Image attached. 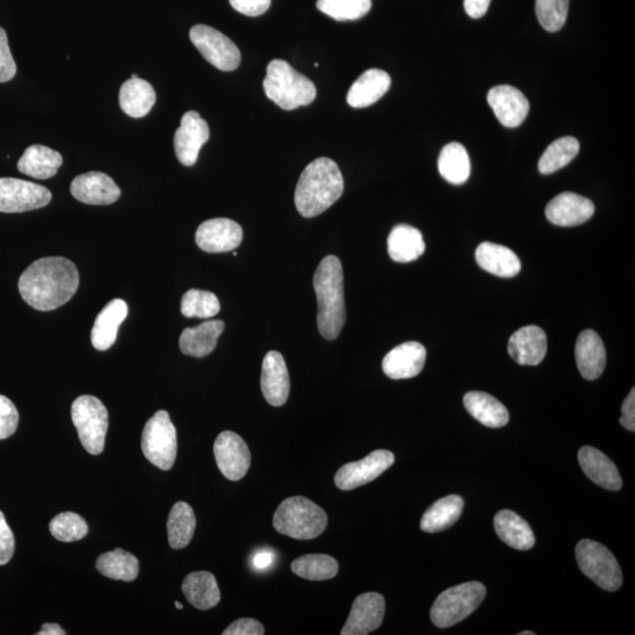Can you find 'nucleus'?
<instances>
[{"label": "nucleus", "mask_w": 635, "mask_h": 635, "mask_svg": "<svg viewBox=\"0 0 635 635\" xmlns=\"http://www.w3.org/2000/svg\"><path fill=\"white\" fill-rule=\"evenodd\" d=\"M243 238L242 226L227 218L206 220L196 233L199 249L207 253L235 251L242 244Z\"/></svg>", "instance_id": "obj_14"}, {"label": "nucleus", "mask_w": 635, "mask_h": 635, "mask_svg": "<svg viewBox=\"0 0 635 635\" xmlns=\"http://www.w3.org/2000/svg\"><path fill=\"white\" fill-rule=\"evenodd\" d=\"M578 459L581 469L593 483L610 491H619L623 487L617 466L603 452L585 446L579 451Z\"/></svg>", "instance_id": "obj_23"}, {"label": "nucleus", "mask_w": 635, "mask_h": 635, "mask_svg": "<svg viewBox=\"0 0 635 635\" xmlns=\"http://www.w3.org/2000/svg\"><path fill=\"white\" fill-rule=\"evenodd\" d=\"M66 632L57 624H44L42 627V631L38 632L37 635H65Z\"/></svg>", "instance_id": "obj_53"}, {"label": "nucleus", "mask_w": 635, "mask_h": 635, "mask_svg": "<svg viewBox=\"0 0 635 635\" xmlns=\"http://www.w3.org/2000/svg\"><path fill=\"white\" fill-rule=\"evenodd\" d=\"M570 0H536L539 23L548 32H557L566 23Z\"/></svg>", "instance_id": "obj_44"}, {"label": "nucleus", "mask_w": 635, "mask_h": 635, "mask_svg": "<svg viewBox=\"0 0 635 635\" xmlns=\"http://www.w3.org/2000/svg\"><path fill=\"white\" fill-rule=\"evenodd\" d=\"M272 0H230L233 9L245 16L258 17L270 9Z\"/></svg>", "instance_id": "obj_48"}, {"label": "nucleus", "mask_w": 635, "mask_h": 635, "mask_svg": "<svg viewBox=\"0 0 635 635\" xmlns=\"http://www.w3.org/2000/svg\"><path fill=\"white\" fill-rule=\"evenodd\" d=\"M596 207L590 199L573 192L560 193L546 206V217L557 226L572 227L590 220Z\"/></svg>", "instance_id": "obj_18"}, {"label": "nucleus", "mask_w": 635, "mask_h": 635, "mask_svg": "<svg viewBox=\"0 0 635 635\" xmlns=\"http://www.w3.org/2000/svg\"><path fill=\"white\" fill-rule=\"evenodd\" d=\"M494 528L498 537L516 550H531L536 543L531 526L513 511L503 510L497 513Z\"/></svg>", "instance_id": "obj_32"}, {"label": "nucleus", "mask_w": 635, "mask_h": 635, "mask_svg": "<svg viewBox=\"0 0 635 635\" xmlns=\"http://www.w3.org/2000/svg\"><path fill=\"white\" fill-rule=\"evenodd\" d=\"M327 514L322 507L305 497H291L283 501L273 517V527L280 534L298 540H310L326 530Z\"/></svg>", "instance_id": "obj_5"}, {"label": "nucleus", "mask_w": 635, "mask_h": 635, "mask_svg": "<svg viewBox=\"0 0 635 635\" xmlns=\"http://www.w3.org/2000/svg\"><path fill=\"white\" fill-rule=\"evenodd\" d=\"M190 39L207 62L220 71H235L242 60L237 45L224 33L199 24L190 31Z\"/></svg>", "instance_id": "obj_10"}, {"label": "nucleus", "mask_w": 635, "mask_h": 635, "mask_svg": "<svg viewBox=\"0 0 635 635\" xmlns=\"http://www.w3.org/2000/svg\"><path fill=\"white\" fill-rule=\"evenodd\" d=\"M623 417L620 418V424L625 427L626 430L635 431V390L632 389L630 394L623 404Z\"/></svg>", "instance_id": "obj_50"}, {"label": "nucleus", "mask_w": 635, "mask_h": 635, "mask_svg": "<svg viewBox=\"0 0 635 635\" xmlns=\"http://www.w3.org/2000/svg\"><path fill=\"white\" fill-rule=\"evenodd\" d=\"M220 311V303L215 293L192 289L182 299V314L186 318H212Z\"/></svg>", "instance_id": "obj_41"}, {"label": "nucleus", "mask_w": 635, "mask_h": 635, "mask_svg": "<svg viewBox=\"0 0 635 635\" xmlns=\"http://www.w3.org/2000/svg\"><path fill=\"white\" fill-rule=\"evenodd\" d=\"M390 257L397 263H411L423 256L425 243L421 232L410 225L394 227L387 239Z\"/></svg>", "instance_id": "obj_33"}, {"label": "nucleus", "mask_w": 635, "mask_h": 635, "mask_svg": "<svg viewBox=\"0 0 635 635\" xmlns=\"http://www.w3.org/2000/svg\"><path fill=\"white\" fill-rule=\"evenodd\" d=\"M129 314V306L123 299H113L97 316L91 331V343L98 351L111 349L116 343L119 326Z\"/></svg>", "instance_id": "obj_24"}, {"label": "nucleus", "mask_w": 635, "mask_h": 635, "mask_svg": "<svg viewBox=\"0 0 635 635\" xmlns=\"http://www.w3.org/2000/svg\"><path fill=\"white\" fill-rule=\"evenodd\" d=\"M425 347L417 342L404 343L386 354L383 371L387 377L400 380L417 377L424 370Z\"/></svg>", "instance_id": "obj_21"}, {"label": "nucleus", "mask_w": 635, "mask_h": 635, "mask_svg": "<svg viewBox=\"0 0 635 635\" xmlns=\"http://www.w3.org/2000/svg\"><path fill=\"white\" fill-rule=\"evenodd\" d=\"M71 417L84 449L93 456L102 453L109 430V412L102 401L93 396L77 398L71 407Z\"/></svg>", "instance_id": "obj_7"}, {"label": "nucleus", "mask_w": 635, "mask_h": 635, "mask_svg": "<svg viewBox=\"0 0 635 635\" xmlns=\"http://www.w3.org/2000/svg\"><path fill=\"white\" fill-rule=\"evenodd\" d=\"M72 196L88 205H111L122 195L118 185L103 172L84 173L73 179Z\"/></svg>", "instance_id": "obj_17"}, {"label": "nucleus", "mask_w": 635, "mask_h": 635, "mask_svg": "<svg viewBox=\"0 0 635 635\" xmlns=\"http://www.w3.org/2000/svg\"><path fill=\"white\" fill-rule=\"evenodd\" d=\"M263 86L267 98L286 111L310 105L317 97L312 80L300 75L282 59H274L267 66Z\"/></svg>", "instance_id": "obj_4"}, {"label": "nucleus", "mask_w": 635, "mask_h": 635, "mask_svg": "<svg viewBox=\"0 0 635 635\" xmlns=\"http://www.w3.org/2000/svg\"><path fill=\"white\" fill-rule=\"evenodd\" d=\"M62 165L63 157L59 152L48 146L31 145L25 150L17 166L23 175L45 180L55 177Z\"/></svg>", "instance_id": "obj_30"}, {"label": "nucleus", "mask_w": 635, "mask_h": 635, "mask_svg": "<svg viewBox=\"0 0 635 635\" xmlns=\"http://www.w3.org/2000/svg\"><path fill=\"white\" fill-rule=\"evenodd\" d=\"M177 430L170 414L158 411L147 421L142 437L144 456L151 464L163 471H169L177 458Z\"/></svg>", "instance_id": "obj_8"}, {"label": "nucleus", "mask_w": 635, "mask_h": 635, "mask_svg": "<svg viewBox=\"0 0 635 635\" xmlns=\"http://www.w3.org/2000/svg\"><path fill=\"white\" fill-rule=\"evenodd\" d=\"M576 557L581 572L603 590L614 592L623 585L618 560L604 545L590 539L581 540L576 548Z\"/></svg>", "instance_id": "obj_9"}, {"label": "nucleus", "mask_w": 635, "mask_h": 635, "mask_svg": "<svg viewBox=\"0 0 635 635\" xmlns=\"http://www.w3.org/2000/svg\"><path fill=\"white\" fill-rule=\"evenodd\" d=\"M391 86L389 73L383 70H367L353 83L347 93V103L354 109H363L377 103Z\"/></svg>", "instance_id": "obj_25"}, {"label": "nucleus", "mask_w": 635, "mask_h": 635, "mask_svg": "<svg viewBox=\"0 0 635 635\" xmlns=\"http://www.w3.org/2000/svg\"><path fill=\"white\" fill-rule=\"evenodd\" d=\"M344 178L332 159L322 157L306 166L294 195L300 215L313 218L322 215L342 197Z\"/></svg>", "instance_id": "obj_2"}, {"label": "nucleus", "mask_w": 635, "mask_h": 635, "mask_svg": "<svg viewBox=\"0 0 635 635\" xmlns=\"http://www.w3.org/2000/svg\"><path fill=\"white\" fill-rule=\"evenodd\" d=\"M578 369L587 380H596L606 366V350L597 332L586 330L580 333L576 345Z\"/></svg>", "instance_id": "obj_26"}, {"label": "nucleus", "mask_w": 635, "mask_h": 635, "mask_svg": "<svg viewBox=\"0 0 635 635\" xmlns=\"http://www.w3.org/2000/svg\"><path fill=\"white\" fill-rule=\"evenodd\" d=\"M464 500L459 496L441 498L434 503L421 518V530L427 533H438L447 530L457 523L463 513Z\"/></svg>", "instance_id": "obj_35"}, {"label": "nucleus", "mask_w": 635, "mask_h": 635, "mask_svg": "<svg viewBox=\"0 0 635 635\" xmlns=\"http://www.w3.org/2000/svg\"><path fill=\"white\" fill-rule=\"evenodd\" d=\"M175 605L178 608V610H183V608H184V606L182 604H180L179 601H176Z\"/></svg>", "instance_id": "obj_54"}, {"label": "nucleus", "mask_w": 635, "mask_h": 635, "mask_svg": "<svg viewBox=\"0 0 635 635\" xmlns=\"http://www.w3.org/2000/svg\"><path fill=\"white\" fill-rule=\"evenodd\" d=\"M317 8L338 22L363 18L372 8V0H318Z\"/></svg>", "instance_id": "obj_42"}, {"label": "nucleus", "mask_w": 635, "mask_h": 635, "mask_svg": "<svg viewBox=\"0 0 635 635\" xmlns=\"http://www.w3.org/2000/svg\"><path fill=\"white\" fill-rule=\"evenodd\" d=\"M385 599L376 592L360 594L353 601L350 616L343 627V635H366L383 624Z\"/></svg>", "instance_id": "obj_16"}, {"label": "nucleus", "mask_w": 635, "mask_h": 635, "mask_svg": "<svg viewBox=\"0 0 635 635\" xmlns=\"http://www.w3.org/2000/svg\"><path fill=\"white\" fill-rule=\"evenodd\" d=\"M291 570L300 578L322 581L336 577L339 565L336 559L327 554H306L293 561Z\"/></svg>", "instance_id": "obj_39"}, {"label": "nucleus", "mask_w": 635, "mask_h": 635, "mask_svg": "<svg viewBox=\"0 0 635 635\" xmlns=\"http://www.w3.org/2000/svg\"><path fill=\"white\" fill-rule=\"evenodd\" d=\"M79 287V272L71 260L49 257L36 260L19 278L24 302L37 311H53L69 303Z\"/></svg>", "instance_id": "obj_1"}, {"label": "nucleus", "mask_w": 635, "mask_h": 635, "mask_svg": "<svg viewBox=\"0 0 635 635\" xmlns=\"http://www.w3.org/2000/svg\"><path fill=\"white\" fill-rule=\"evenodd\" d=\"M486 597V587L478 581L454 586L441 593L431 608L433 624L447 628L460 623L477 610Z\"/></svg>", "instance_id": "obj_6"}, {"label": "nucleus", "mask_w": 635, "mask_h": 635, "mask_svg": "<svg viewBox=\"0 0 635 635\" xmlns=\"http://www.w3.org/2000/svg\"><path fill=\"white\" fill-rule=\"evenodd\" d=\"M317 294V323L320 334L327 340L339 337L346 323L343 265L336 256L322 260L313 277Z\"/></svg>", "instance_id": "obj_3"}, {"label": "nucleus", "mask_w": 635, "mask_h": 635, "mask_svg": "<svg viewBox=\"0 0 635 635\" xmlns=\"http://www.w3.org/2000/svg\"><path fill=\"white\" fill-rule=\"evenodd\" d=\"M182 588L187 601L198 610H210L219 604L220 590L215 576L210 572L190 573L184 579Z\"/></svg>", "instance_id": "obj_34"}, {"label": "nucleus", "mask_w": 635, "mask_h": 635, "mask_svg": "<svg viewBox=\"0 0 635 635\" xmlns=\"http://www.w3.org/2000/svg\"><path fill=\"white\" fill-rule=\"evenodd\" d=\"M260 386L264 397L272 406H283L290 396V374L285 359L277 351L266 354L263 362Z\"/></svg>", "instance_id": "obj_20"}, {"label": "nucleus", "mask_w": 635, "mask_h": 635, "mask_svg": "<svg viewBox=\"0 0 635 635\" xmlns=\"http://www.w3.org/2000/svg\"><path fill=\"white\" fill-rule=\"evenodd\" d=\"M438 167L441 177L447 182L454 185L466 183L471 173V162L464 145L447 144L440 152Z\"/></svg>", "instance_id": "obj_37"}, {"label": "nucleus", "mask_w": 635, "mask_h": 635, "mask_svg": "<svg viewBox=\"0 0 635 635\" xmlns=\"http://www.w3.org/2000/svg\"><path fill=\"white\" fill-rule=\"evenodd\" d=\"M508 353L519 365L537 366L547 353V337L539 326L521 327L510 339Z\"/></svg>", "instance_id": "obj_22"}, {"label": "nucleus", "mask_w": 635, "mask_h": 635, "mask_svg": "<svg viewBox=\"0 0 635 635\" xmlns=\"http://www.w3.org/2000/svg\"><path fill=\"white\" fill-rule=\"evenodd\" d=\"M52 199L50 190L26 180L0 178V212L22 213L42 209Z\"/></svg>", "instance_id": "obj_11"}, {"label": "nucleus", "mask_w": 635, "mask_h": 635, "mask_svg": "<svg viewBox=\"0 0 635 635\" xmlns=\"http://www.w3.org/2000/svg\"><path fill=\"white\" fill-rule=\"evenodd\" d=\"M394 454L386 450L373 451L366 458L340 467L334 484L342 491H352L371 483L394 464Z\"/></svg>", "instance_id": "obj_12"}, {"label": "nucleus", "mask_w": 635, "mask_h": 635, "mask_svg": "<svg viewBox=\"0 0 635 635\" xmlns=\"http://www.w3.org/2000/svg\"><path fill=\"white\" fill-rule=\"evenodd\" d=\"M19 423V413L9 398L0 394V440L15 434Z\"/></svg>", "instance_id": "obj_45"}, {"label": "nucleus", "mask_w": 635, "mask_h": 635, "mask_svg": "<svg viewBox=\"0 0 635 635\" xmlns=\"http://www.w3.org/2000/svg\"><path fill=\"white\" fill-rule=\"evenodd\" d=\"M156 91L153 86L133 73L122 85L119 92L120 108L127 116L143 118L156 104Z\"/></svg>", "instance_id": "obj_28"}, {"label": "nucleus", "mask_w": 635, "mask_h": 635, "mask_svg": "<svg viewBox=\"0 0 635 635\" xmlns=\"http://www.w3.org/2000/svg\"><path fill=\"white\" fill-rule=\"evenodd\" d=\"M50 532L62 543H73L88 536L89 525L79 514L64 512L51 520Z\"/></svg>", "instance_id": "obj_43"}, {"label": "nucleus", "mask_w": 635, "mask_h": 635, "mask_svg": "<svg viewBox=\"0 0 635 635\" xmlns=\"http://www.w3.org/2000/svg\"><path fill=\"white\" fill-rule=\"evenodd\" d=\"M222 320H211L196 327L185 329L180 336V350L186 356L204 358L216 350L218 339L224 332Z\"/></svg>", "instance_id": "obj_27"}, {"label": "nucleus", "mask_w": 635, "mask_h": 635, "mask_svg": "<svg viewBox=\"0 0 635 635\" xmlns=\"http://www.w3.org/2000/svg\"><path fill=\"white\" fill-rule=\"evenodd\" d=\"M210 138L209 125L196 111L186 112L175 133V151L180 163L193 166L199 151Z\"/></svg>", "instance_id": "obj_15"}, {"label": "nucleus", "mask_w": 635, "mask_h": 635, "mask_svg": "<svg viewBox=\"0 0 635 635\" xmlns=\"http://www.w3.org/2000/svg\"><path fill=\"white\" fill-rule=\"evenodd\" d=\"M264 626L256 619L243 618L232 623L223 632V635H263Z\"/></svg>", "instance_id": "obj_49"}, {"label": "nucleus", "mask_w": 635, "mask_h": 635, "mask_svg": "<svg viewBox=\"0 0 635 635\" xmlns=\"http://www.w3.org/2000/svg\"><path fill=\"white\" fill-rule=\"evenodd\" d=\"M274 554L271 551L263 550L256 554L253 557L252 564L253 567L258 571L266 570L267 567H270L273 564Z\"/></svg>", "instance_id": "obj_52"}, {"label": "nucleus", "mask_w": 635, "mask_h": 635, "mask_svg": "<svg viewBox=\"0 0 635 635\" xmlns=\"http://www.w3.org/2000/svg\"><path fill=\"white\" fill-rule=\"evenodd\" d=\"M520 635H536V633H534V632H523V633H520Z\"/></svg>", "instance_id": "obj_55"}, {"label": "nucleus", "mask_w": 635, "mask_h": 635, "mask_svg": "<svg viewBox=\"0 0 635 635\" xmlns=\"http://www.w3.org/2000/svg\"><path fill=\"white\" fill-rule=\"evenodd\" d=\"M196 525L195 512L189 504L179 501L173 505L167 520V536L173 550H182L191 543Z\"/></svg>", "instance_id": "obj_36"}, {"label": "nucleus", "mask_w": 635, "mask_h": 635, "mask_svg": "<svg viewBox=\"0 0 635 635\" xmlns=\"http://www.w3.org/2000/svg\"><path fill=\"white\" fill-rule=\"evenodd\" d=\"M97 570L104 577L113 580L130 581L136 580L139 573V561L130 552L117 548V550L103 553L97 559Z\"/></svg>", "instance_id": "obj_38"}, {"label": "nucleus", "mask_w": 635, "mask_h": 635, "mask_svg": "<svg viewBox=\"0 0 635 635\" xmlns=\"http://www.w3.org/2000/svg\"><path fill=\"white\" fill-rule=\"evenodd\" d=\"M218 469L226 479L238 481L251 466V453L245 440L232 431L219 434L213 446Z\"/></svg>", "instance_id": "obj_13"}, {"label": "nucleus", "mask_w": 635, "mask_h": 635, "mask_svg": "<svg viewBox=\"0 0 635 635\" xmlns=\"http://www.w3.org/2000/svg\"><path fill=\"white\" fill-rule=\"evenodd\" d=\"M17 65L9 46L8 35L0 28V83L10 82L15 78Z\"/></svg>", "instance_id": "obj_46"}, {"label": "nucleus", "mask_w": 635, "mask_h": 635, "mask_svg": "<svg viewBox=\"0 0 635 635\" xmlns=\"http://www.w3.org/2000/svg\"><path fill=\"white\" fill-rule=\"evenodd\" d=\"M476 259L481 269L500 278H513L521 270L520 259L508 247L490 242L478 246Z\"/></svg>", "instance_id": "obj_29"}, {"label": "nucleus", "mask_w": 635, "mask_h": 635, "mask_svg": "<svg viewBox=\"0 0 635 635\" xmlns=\"http://www.w3.org/2000/svg\"><path fill=\"white\" fill-rule=\"evenodd\" d=\"M580 144L578 139L563 137L547 147L544 155L539 160V172L541 175H551L563 169L578 156Z\"/></svg>", "instance_id": "obj_40"}, {"label": "nucleus", "mask_w": 635, "mask_h": 635, "mask_svg": "<svg viewBox=\"0 0 635 635\" xmlns=\"http://www.w3.org/2000/svg\"><path fill=\"white\" fill-rule=\"evenodd\" d=\"M15 553V536L6 523L4 513L0 511V566L6 565Z\"/></svg>", "instance_id": "obj_47"}, {"label": "nucleus", "mask_w": 635, "mask_h": 635, "mask_svg": "<svg viewBox=\"0 0 635 635\" xmlns=\"http://www.w3.org/2000/svg\"><path fill=\"white\" fill-rule=\"evenodd\" d=\"M490 4L491 0H464L466 13L473 19L484 17Z\"/></svg>", "instance_id": "obj_51"}, {"label": "nucleus", "mask_w": 635, "mask_h": 635, "mask_svg": "<svg viewBox=\"0 0 635 635\" xmlns=\"http://www.w3.org/2000/svg\"><path fill=\"white\" fill-rule=\"evenodd\" d=\"M487 102L499 122L506 127L520 126L530 112V103L524 93L510 85L491 89Z\"/></svg>", "instance_id": "obj_19"}, {"label": "nucleus", "mask_w": 635, "mask_h": 635, "mask_svg": "<svg viewBox=\"0 0 635 635\" xmlns=\"http://www.w3.org/2000/svg\"><path fill=\"white\" fill-rule=\"evenodd\" d=\"M464 405L473 418L491 429L504 427L510 421V413L506 407L489 393L478 391L466 393Z\"/></svg>", "instance_id": "obj_31"}]
</instances>
